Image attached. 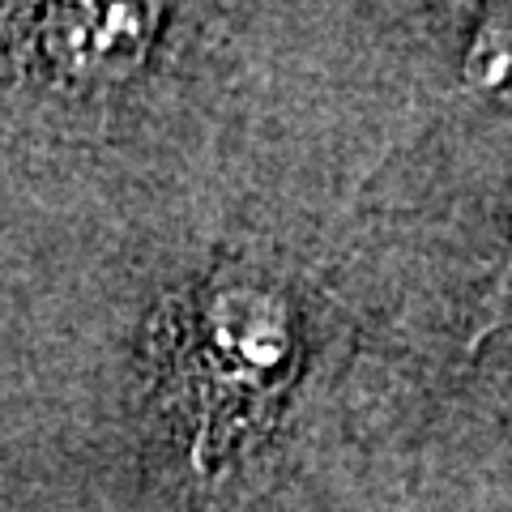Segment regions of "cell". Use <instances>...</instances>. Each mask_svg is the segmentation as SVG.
Masks as SVG:
<instances>
[{
  "instance_id": "1",
  "label": "cell",
  "mask_w": 512,
  "mask_h": 512,
  "mask_svg": "<svg viewBox=\"0 0 512 512\" xmlns=\"http://www.w3.org/2000/svg\"><path fill=\"white\" fill-rule=\"evenodd\" d=\"M466 82L483 99L512 107V9L487 13L466 52Z\"/></svg>"
}]
</instances>
